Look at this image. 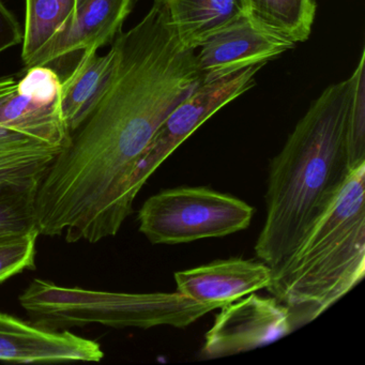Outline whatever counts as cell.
Instances as JSON below:
<instances>
[{
    "mask_svg": "<svg viewBox=\"0 0 365 365\" xmlns=\"http://www.w3.org/2000/svg\"><path fill=\"white\" fill-rule=\"evenodd\" d=\"M112 76L40 183V235L97 243L118 234L133 207L134 166L160 125L202 83L195 51L182 46L165 10L148 14L112 44Z\"/></svg>",
    "mask_w": 365,
    "mask_h": 365,
    "instance_id": "6da1fadb",
    "label": "cell"
},
{
    "mask_svg": "<svg viewBox=\"0 0 365 365\" xmlns=\"http://www.w3.org/2000/svg\"><path fill=\"white\" fill-rule=\"evenodd\" d=\"M348 91L347 80L327 87L271 161L266 221L255 245L256 255L271 270L326 212L351 172L346 135Z\"/></svg>",
    "mask_w": 365,
    "mask_h": 365,
    "instance_id": "7a4b0ae2",
    "label": "cell"
},
{
    "mask_svg": "<svg viewBox=\"0 0 365 365\" xmlns=\"http://www.w3.org/2000/svg\"><path fill=\"white\" fill-rule=\"evenodd\" d=\"M365 274V163L350 172L331 206L272 269L268 292L303 326L341 300Z\"/></svg>",
    "mask_w": 365,
    "mask_h": 365,
    "instance_id": "3957f363",
    "label": "cell"
},
{
    "mask_svg": "<svg viewBox=\"0 0 365 365\" xmlns=\"http://www.w3.org/2000/svg\"><path fill=\"white\" fill-rule=\"evenodd\" d=\"M31 322L52 330L102 324L112 328H187L217 305L196 302L179 292H102L66 287L35 279L19 297Z\"/></svg>",
    "mask_w": 365,
    "mask_h": 365,
    "instance_id": "277c9868",
    "label": "cell"
},
{
    "mask_svg": "<svg viewBox=\"0 0 365 365\" xmlns=\"http://www.w3.org/2000/svg\"><path fill=\"white\" fill-rule=\"evenodd\" d=\"M69 135L61 100L36 99L0 78V185H40Z\"/></svg>",
    "mask_w": 365,
    "mask_h": 365,
    "instance_id": "5b68a950",
    "label": "cell"
},
{
    "mask_svg": "<svg viewBox=\"0 0 365 365\" xmlns=\"http://www.w3.org/2000/svg\"><path fill=\"white\" fill-rule=\"evenodd\" d=\"M254 208L207 187H178L150 196L138 211L140 232L153 245H182L247 230Z\"/></svg>",
    "mask_w": 365,
    "mask_h": 365,
    "instance_id": "8992f818",
    "label": "cell"
},
{
    "mask_svg": "<svg viewBox=\"0 0 365 365\" xmlns=\"http://www.w3.org/2000/svg\"><path fill=\"white\" fill-rule=\"evenodd\" d=\"M262 67L253 66L219 80L202 82L173 110L132 170L125 191L132 207L140 190L161 164L217 110L250 91Z\"/></svg>",
    "mask_w": 365,
    "mask_h": 365,
    "instance_id": "52a82bcc",
    "label": "cell"
},
{
    "mask_svg": "<svg viewBox=\"0 0 365 365\" xmlns=\"http://www.w3.org/2000/svg\"><path fill=\"white\" fill-rule=\"evenodd\" d=\"M294 327L289 307L274 297L253 292L221 307L205 335L202 358H223L269 345Z\"/></svg>",
    "mask_w": 365,
    "mask_h": 365,
    "instance_id": "ba28073f",
    "label": "cell"
},
{
    "mask_svg": "<svg viewBox=\"0 0 365 365\" xmlns=\"http://www.w3.org/2000/svg\"><path fill=\"white\" fill-rule=\"evenodd\" d=\"M133 0H76L73 12L63 29L34 61L63 76L86 51H99L114 41Z\"/></svg>",
    "mask_w": 365,
    "mask_h": 365,
    "instance_id": "9c48e42d",
    "label": "cell"
},
{
    "mask_svg": "<svg viewBox=\"0 0 365 365\" xmlns=\"http://www.w3.org/2000/svg\"><path fill=\"white\" fill-rule=\"evenodd\" d=\"M247 16L205 42L196 54L202 82H211L268 61L296 48Z\"/></svg>",
    "mask_w": 365,
    "mask_h": 365,
    "instance_id": "30bf717a",
    "label": "cell"
},
{
    "mask_svg": "<svg viewBox=\"0 0 365 365\" xmlns=\"http://www.w3.org/2000/svg\"><path fill=\"white\" fill-rule=\"evenodd\" d=\"M103 350L98 341L68 330H52L0 312V361L19 364L100 362Z\"/></svg>",
    "mask_w": 365,
    "mask_h": 365,
    "instance_id": "8fae6325",
    "label": "cell"
},
{
    "mask_svg": "<svg viewBox=\"0 0 365 365\" xmlns=\"http://www.w3.org/2000/svg\"><path fill=\"white\" fill-rule=\"evenodd\" d=\"M177 292L221 309L247 294L267 288L272 270L262 262L230 258L175 273Z\"/></svg>",
    "mask_w": 365,
    "mask_h": 365,
    "instance_id": "7c38bea8",
    "label": "cell"
},
{
    "mask_svg": "<svg viewBox=\"0 0 365 365\" xmlns=\"http://www.w3.org/2000/svg\"><path fill=\"white\" fill-rule=\"evenodd\" d=\"M165 10L179 41L196 51L213 36L249 16L247 0H155Z\"/></svg>",
    "mask_w": 365,
    "mask_h": 365,
    "instance_id": "4fadbf2b",
    "label": "cell"
},
{
    "mask_svg": "<svg viewBox=\"0 0 365 365\" xmlns=\"http://www.w3.org/2000/svg\"><path fill=\"white\" fill-rule=\"evenodd\" d=\"M86 51L78 63L61 76V106L70 133L80 125L108 84L115 65L114 50L106 55Z\"/></svg>",
    "mask_w": 365,
    "mask_h": 365,
    "instance_id": "5bb4252c",
    "label": "cell"
},
{
    "mask_svg": "<svg viewBox=\"0 0 365 365\" xmlns=\"http://www.w3.org/2000/svg\"><path fill=\"white\" fill-rule=\"evenodd\" d=\"M249 16L279 37L298 44L311 35L315 0H247Z\"/></svg>",
    "mask_w": 365,
    "mask_h": 365,
    "instance_id": "9a60e30c",
    "label": "cell"
},
{
    "mask_svg": "<svg viewBox=\"0 0 365 365\" xmlns=\"http://www.w3.org/2000/svg\"><path fill=\"white\" fill-rule=\"evenodd\" d=\"M76 0H25L22 61L31 67L71 16Z\"/></svg>",
    "mask_w": 365,
    "mask_h": 365,
    "instance_id": "2e32d148",
    "label": "cell"
},
{
    "mask_svg": "<svg viewBox=\"0 0 365 365\" xmlns=\"http://www.w3.org/2000/svg\"><path fill=\"white\" fill-rule=\"evenodd\" d=\"M38 189L39 185H0V241L39 232Z\"/></svg>",
    "mask_w": 365,
    "mask_h": 365,
    "instance_id": "e0dca14e",
    "label": "cell"
},
{
    "mask_svg": "<svg viewBox=\"0 0 365 365\" xmlns=\"http://www.w3.org/2000/svg\"><path fill=\"white\" fill-rule=\"evenodd\" d=\"M348 108L346 120L350 170L365 163V51L354 73L348 78Z\"/></svg>",
    "mask_w": 365,
    "mask_h": 365,
    "instance_id": "ac0fdd59",
    "label": "cell"
},
{
    "mask_svg": "<svg viewBox=\"0 0 365 365\" xmlns=\"http://www.w3.org/2000/svg\"><path fill=\"white\" fill-rule=\"evenodd\" d=\"M39 232L0 241V284L36 268Z\"/></svg>",
    "mask_w": 365,
    "mask_h": 365,
    "instance_id": "d6986e66",
    "label": "cell"
},
{
    "mask_svg": "<svg viewBox=\"0 0 365 365\" xmlns=\"http://www.w3.org/2000/svg\"><path fill=\"white\" fill-rule=\"evenodd\" d=\"M23 27L4 0H0V54L22 44Z\"/></svg>",
    "mask_w": 365,
    "mask_h": 365,
    "instance_id": "ffe728a7",
    "label": "cell"
}]
</instances>
